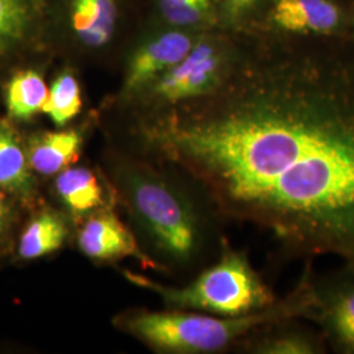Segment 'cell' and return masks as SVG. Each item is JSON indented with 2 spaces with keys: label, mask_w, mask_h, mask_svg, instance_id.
I'll use <instances>...</instances> for the list:
<instances>
[{
  "label": "cell",
  "mask_w": 354,
  "mask_h": 354,
  "mask_svg": "<svg viewBox=\"0 0 354 354\" xmlns=\"http://www.w3.org/2000/svg\"><path fill=\"white\" fill-rule=\"evenodd\" d=\"M8 196L6 190L0 188V243L8 236L12 225V206Z\"/></svg>",
  "instance_id": "20"
},
{
  "label": "cell",
  "mask_w": 354,
  "mask_h": 354,
  "mask_svg": "<svg viewBox=\"0 0 354 354\" xmlns=\"http://www.w3.org/2000/svg\"><path fill=\"white\" fill-rule=\"evenodd\" d=\"M83 137L77 130L45 131L33 136L26 147L33 172L42 176L58 175L74 165L80 156Z\"/></svg>",
  "instance_id": "13"
},
{
  "label": "cell",
  "mask_w": 354,
  "mask_h": 354,
  "mask_svg": "<svg viewBox=\"0 0 354 354\" xmlns=\"http://www.w3.org/2000/svg\"><path fill=\"white\" fill-rule=\"evenodd\" d=\"M165 26L190 29L205 24L213 12V0H156Z\"/></svg>",
  "instance_id": "19"
},
{
  "label": "cell",
  "mask_w": 354,
  "mask_h": 354,
  "mask_svg": "<svg viewBox=\"0 0 354 354\" xmlns=\"http://www.w3.org/2000/svg\"><path fill=\"white\" fill-rule=\"evenodd\" d=\"M272 19L290 33L324 35L340 26L342 12L332 0H274Z\"/></svg>",
  "instance_id": "12"
},
{
  "label": "cell",
  "mask_w": 354,
  "mask_h": 354,
  "mask_svg": "<svg viewBox=\"0 0 354 354\" xmlns=\"http://www.w3.org/2000/svg\"><path fill=\"white\" fill-rule=\"evenodd\" d=\"M117 183L131 214L153 245L176 266L203 261L223 244L218 238V218L212 198L196 183L185 189L142 165H122Z\"/></svg>",
  "instance_id": "2"
},
{
  "label": "cell",
  "mask_w": 354,
  "mask_h": 354,
  "mask_svg": "<svg viewBox=\"0 0 354 354\" xmlns=\"http://www.w3.org/2000/svg\"><path fill=\"white\" fill-rule=\"evenodd\" d=\"M307 261L310 302L304 320L322 330L330 352L354 354V259L324 273H315Z\"/></svg>",
  "instance_id": "6"
},
{
  "label": "cell",
  "mask_w": 354,
  "mask_h": 354,
  "mask_svg": "<svg viewBox=\"0 0 354 354\" xmlns=\"http://www.w3.org/2000/svg\"><path fill=\"white\" fill-rule=\"evenodd\" d=\"M200 37L190 29L165 26L140 39L127 58L121 96L138 99L143 91L187 57Z\"/></svg>",
  "instance_id": "7"
},
{
  "label": "cell",
  "mask_w": 354,
  "mask_h": 354,
  "mask_svg": "<svg viewBox=\"0 0 354 354\" xmlns=\"http://www.w3.org/2000/svg\"><path fill=\"white\" fill-rule=\"evenodd\" d=\"M77 245L87 257L96 261H113L137 257L143 263L149 259L121 219L109 210H99L83 223L77 234Z\"/></svg>",
  "instance_id": "10"
},
{
  "label": "cell",
  "mask_w": 354,
  "mask_h": 354,
  "mask_svg": "<svg viewBox=\"0 0 354 354\" xmlns=\"http://www.w3.org/2000/svg\"><path fill=\"white\" fill-rule=\"evenodd\" d=\"M33 23L32 0H0V58L26 41Z\"/></svg>",
  "instance_id": "18"
},
{
  "label": "cell",
  "mask_w": 354,
  "mask_h": 354,
  "mask_svg": "<svg viewBox=\"0 0 354 354\" xmlns=\"http://www.w3.org/2000/svg\"><path fill=\"white\" fill-rule=\"evenodd\" d=\"M241 59L225 42L200 37L176 66L138 99L152 108H180L203 100L223 88L235 74Z\"/></svg>",
  "instance_id": "5"
},
{
  "label": "cell",
  "mask_w": 354,
  "mask_h": 354,
  "mask_svg": "<svg viewBox=\"0 0 354 354\" xmlns=\"http://www.w3.org/2000/svg\"><path fill=\"white\" fill-rule=\"evenodd\" d=\"M180 108L145 142L222 218L264 228L291 259H354V48L263 51Z\"/></svg>",
  "instance_id": "1"
},
{
  "label": "cell",
  "mask_w": 354,
  "mask_h": 354,
  "mask_svg": "<svg viewBox=\"0 0 354 354\" xmlns=\"http://www.w3.org/2000/svg\"><path fill=\"white\" fill-rule=\"evenodd\" d=\"M256 1L257 0H223V6L230 17L239 19L250 10H252Z\"/></svg>",
  "instance_id": "21"
},
{
  "label": "cell",
  "mask_w": 354,
  "mask_h": 354,
  "mask_svg": "<svg viewBox=\"0 0 354 354\" xmlns=\"http://www.w3.org/2000/svg\"><path fill=\"white\" fill-rule=\"evenodd\" d=\"M125 279L152 291L167 306L177 310L198 311L216 317H243L263 311L279 297L254 269L244 252L225 244L214 261L189 283L181 288L163 285L146 276L124 270Z\"/></svg>",
  "instance_id": "4"
},
{
  "label": "cell",
  "mask_w": 354,
  "mask_h": 354,
  "mask_svg": "<svg viewBox=\"0 0 354 354\" xmlns=\"http://www.w3.org/2000/svg\"><path fill=\"white\" fill-rule=\"evenodd\" d=\"M64 207L75 216H84L105 207V192L100 180L86 167H67L54 183Z\"/></svg>",
  "instance_id": "14"
},
{
  "label": "cell",
  "mask_w": 354,
  "mask_h": 354,
  "mask_svg": "<svg viewBox=\"0 0 354 354\" xmlns=\"http://www.w3.org/2000/svg\"><path fill=\"white\" fill-rule=\"evenodd\" d=\"M121 20L120 0H62L61 21L73 42L84 50L108 48Z\"/></svg>",
  "instance_id": "8"
},
{
  "label": "cell",
  "mask_w": 354,
  "mask_h": 354,
  "mask_svg": "<svg viewBox=\"0 0 354 354\" xmlns=\"http://www.w3.org/2000/svg\"><path fill=\"white\" fill-rule=\"evenodd\" d=\"M49 96V87L38 71H19L7 82L4 102L8 115L26 121L41 113Z\"/></svg>",
  "instance_id": "16"
},
{
  "label": "cell",
  "mask_w": 354,
  "mask_h": 354,
  "mask_svg": "<svg viewBox=\"0 0 354 354\" xmlns=\"http://www.w3.org/2000/svg\"><path fill=\"white\" fill-rule=\"evenodd\" d=\"M241 352L253 354H326L328 344L315 324L302 317H279L241 340Z\"/></svg>",
  "instance_id": "9"
},
{
  "label": "cell",
  "mask_w": 354,
  "mask_h": 354,
  "mask_svg": "<svg viewBox=\"0 0 354 354\" xmlns=\"http://www.w3.org/2000/svg\"><path fill=\"white\" fill-rule=\"evenodd\" d=\"M0 188L23 203H33L37 198L26 147L16 129L6 120H0Z\"/></svg>",
  "instance_id": "11"
},
{
  "label": "cell",
  "mask_w": 354,
  "mask_h": 354,
  "mask_svg": "<svg viewBox=\"0 0 354 354\" xmlns=\"http://www.w3.org/2000/svg\"><path fill=\"white\" fill-rule=\"evenodd\" d=\"M68 236V226L64 216L44 209L32 218L21 232L19 241V256L23 260H36L64 247Z\"/></svg>",
  "instance_id": "15"
},
{
  "label": "cell",
  "mask_w": 354,
  "mask_h": 354,
  "mask_svg": "<svg viewBox=\"0 0 354 354\" xmlns=\"http://www.w3.org/2000/svg\"><path fill=\"white\" fill-rule=\"evenodd\" d=\"M82 106L80 83L70 70H66L51 83L42 113L48 114L55 127H64L80 113Z\"/></svg>",
  "instance_id": "17"
},
{
  "label": "cell",
  "mask_w": 354,
  "mask_h": 354,
  "mask_svg": "<svg viewBox=\"0 0 354 354\" xmlns=\"http://www.w3.org/2000/svg\"><path fill=\"white\" fill-rule=\"evenodd\" d=\"M310 302L308 266L295 288L263 311L243 317H216L189 310L133 311L117 327L151 348L168 353L209 354L236 348L254 329L279 317H302Z\"/></svg>",
  "instance_id": "3"
}]
</instances>
